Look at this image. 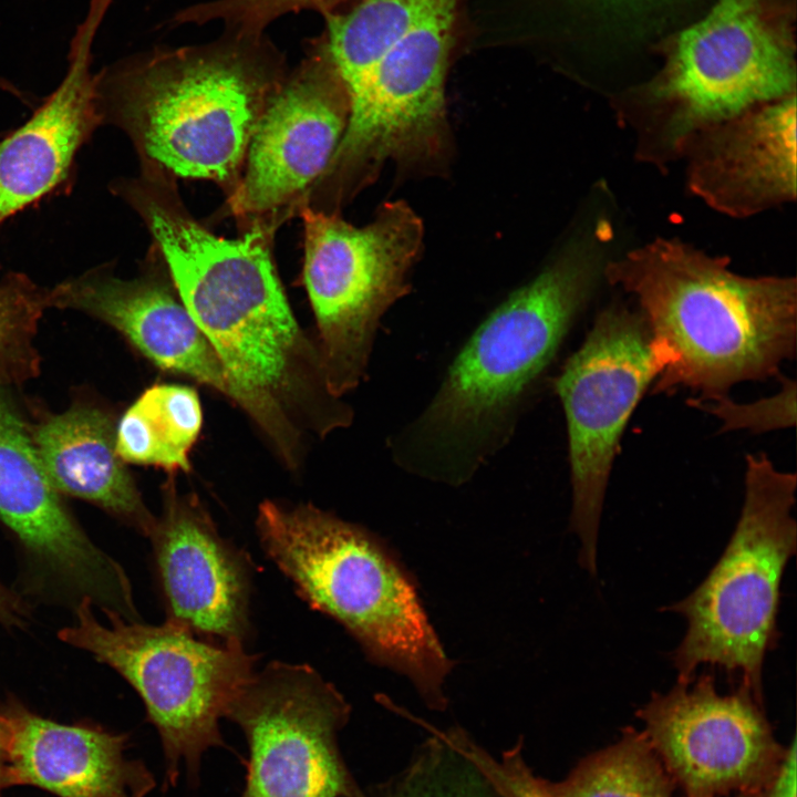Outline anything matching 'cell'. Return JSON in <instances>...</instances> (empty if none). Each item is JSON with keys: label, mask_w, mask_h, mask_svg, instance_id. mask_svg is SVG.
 <instances>
[{"label": "cell", "mask_w": 797, "mask_h": 797, "mask_svg": "<svg viewBox=\"0 0 797 797\" xmlns=\"http://www.w3.org/2000/svg\"><path fill=\"white\" fill-rule=\"evenodd\" d=\"M49 308L75 310L120 332L158 368L205 384L251 417L250 400L229 377L215 349L177 294L151 246L134 278H121L105 262L49 288Z\"/></svg>", "instance_id": "cell-16"}, {"label": "cell", "mask_w": 797, "mask_h": 797, "mask_svg": "<svg viewBox=\"0 0 797 797\" xmlns=\"http://www.w3.org/2000/svg\"><path fill=\"white\" fill-rule=\"evenodd\" d=\"M49 288L28 275L10 271L0 279V385H21L40 373L35 346Z\"/></svg>", "instance_id": "cell-25"}, {"label": "cell", "mask_w": 797, "mask_h": 797, "mask_svg": "<svg viewBox=\"0 0 797 797\" xmlns=\"http://www.w3.org/2000/svg\"><path fill=\"white\" fill-rule=\"evenodd\" d=\"M599 1L607 2V3H623V2H631V1H636V0H599Z\"/></svg>", "instance_id": "cell-34"}, {"label": "cell", "mask_w": 797, "mask_h": 797, "mask_svg": "<svg viewBox=\"0 0 797 797\" xmlns=\"http://www.w3.org/2000/svg\"><path fill=\"white\" fill-rule=\"evenodd\" d=\"M603 277L634 297L663 362L655 386L698 400L725 396L745 381L779 375L794 358V277H745L725 257L679 239L656 238L608 260Z\"/></svg>", "instance_id": "cell-4"}, {"label": "cell", "mask_w": 797, "mask_h": 797, "mask_svg": "<svg viewBox=\"0 0 797 797\" xmlns=\"http://www.w3.org/2000/svg\"><path fill=\"white\" fill-rule=\"evenodd\" d=\"M686 182L714 210L746 218L796 199V94L755 105L687 142Z\"/></svg>", "instance_id": "cell-19"}, {"label": "cell", "mask_w": 797, "mask_h": 797, "mask_svg": "<svg viewBox=\"0 0 797 797\" xmlns=\"http://www.w3.org/2000/svg\"><path fill=\"white\" fill-rule=\"evenodd\" d=\"M257 535L266 556L314 610L340 623L373 663L404 676L432 710H445L453 663L415 583L364 527L312 504L266 499Z\"/></svg>", "instance_id": "cell-5"}, {"label": "cell", "mask_w": 797, "mask_h": 797, "mask_svg": "<svg viewBox=\"0 0 797 797\" xmlns=\"http://www.w3.org/2000/svg\"><path fill=\"white\" fill-rule=\"evenodd\" d=\"M446 748L434 737L428 757L418 760L389 797H489V787L484 789L474 768L460 756L462 765L448 762Z\"/></svg>", "instance_id": "cell-27"}, {"label": "cell", "mask_w": 797, "mask_h": 797, "mask_svg": "<svg viewBox=\"0 0 797 797\" xmlns=\"http://www.w3.org/2000/svg\"><path fill=\"white\" fill-rule=\"evenodd\" d=\"M149 534L166 621L216 642L245 643L250 631L251 569L247 556L224 539L194 494L172 479Z\"/></svg>", "instance_id": "cell-17"}, {"label": "cell", "mask_w": 797, "mask_h": 797, "mask_svg": "<svg viewBox=\"0 0 797 797\" xmlns=\"http://www.w3.org/2000/svg\"><path fill=\"white\" fill-rule=\"evenodd\" d=\"M521 745L504 752L501 758L486 755L478 762V772L499 797H552L548 780L536 776L526 765Z\"/></svg>", "instance_id": "cell-29"}, {"label": "cell", "mask_w": 797, "mask_h": 797, "mask_svg": "<svg viewBox=\"0 0 797 797\" xmlns=\"http://www.w3.org/2000/svg\"><path fill=\"white\" fill-rule=\"evenodd\" d=\"M93 609L81 602L60 640L112 667L138 693L161 737L167 783H176L182 766L195 775L203 754L225 745L219 720L255 674L258 656L242 643L206 640L168 621L110 615L103 623Z\"/></svg>", "instance_id": "cell-9"}, {"label": "cell", "mask_w": 797, "mask_h": 797, "mask_svg": "<svg viewBox=\"0 0 797 797\" xmlns=\"http://www.w3.org/2000/svg\"><path fill=\"white\" fill-rule=\"evenodd\" d=\"M45 473L62 495L85 500L148 537L156 517L115 448L116 422L104 407L79 401L30 426Z\"/></svg>", "instance_id": "cell-21"}, {"label": "cell", "mask_w": 797, "mask_h": 797, "mask_svg": "<svg viewBox=\"0 0 797 797\" xmlns=\"http://www.w3.org/2000/svg\"><path fill=\"white\" fill-rule=\"evenodd\" d=\"M795 495L794 473L764 453L747 455L744 503L726 548L690 594L665 607L687 623L672 655L679 682L702 664L716 665L741 673L763 700L765 656L779 638L782 578L797 548Z\"/></svg>", "instance_id": "cell-7"}, {"label": "cell", "mask_w": 797, "mask_h": 797, "mask_svg": "<svg viewBox=\"0 0 797 797\" xmlns=\"http://www.w3.org/2000/svg\"><path fill=\"white\" fill-rule=\"evenodd\" d=\"M349 713L309 665L275 661L255 672L226 714L249 748L240 797H355L337 743Z\"/></svg>", "instance_id": "cell-14"}, {"label": "cell", "mask_w": 797, "mask_h": 797, "mask_svg": "<svg viewBox=\"0 0 797 797\" xmlns=\"http://www.w3.org/2000/svg\"><path fill=\"white\" fill-rule=\"evenodd\" d=\"M663 371L641 314L622 306L599 313L580 348L553 379L568 431L572 509L579 563L597 575L605 490L625 425Z\"/></svg>", "instance_id": "cell-11"}, {"label": "cell", "mask_w": 797, "mask_h": 797, "mask_svg": "<svg viewBox=\"0 0 797 797\" xmlns=\"http://www.w3.org/2000/svg\"><path fill=\"white\" fill-rule=\"evenodd\" d=\"M766 791L764 793H755V794H738L735 795V797H765Z\"/></svg>", "instance_id": "cell-33"}, {"label": "cell", "mask_w": 797, "mask_h": 797, "mask_svg": "<svg viewBox=\"0 0 797 797\" xmlns=\"http://www.w3.org/2000/svg\"><path fill=\"white\" fill-rule=\"evenodd\" d=\"M11 786L9 775L8 731L6 722L0 714V790Z\"/></svg>", "instance_id": "cell-32"}, {"label": "cell", "mask_w": 797, "mask_h": 797, "mask_svg": "<svg viewBox=\"0 0 797 797\" xmlns=\"http://www.w3.org/2000/svg\"><path fill=\"white\" fill-rule=\"evenodd\" d=\"M690 405L720 418L722 431L749 429L760 433L793 427L796 423V382L782 379L778 393L752 403H737L725 395L711 400H691Z\"/></svg>", "instance_id": "cell-28"}, {"label": "cell", "mask_w": 797, "mask_h": 797, "mask_svg": "<svg viewBox=\"0 0 797 797\" xmlns=\"http://www.w3.org/2000/svg\"><path fill=\"white\" fill-rule=\"evenodd\" d=\"M348 91L322 38L288 72L251 136L240 183L219 213L275 235L299 216L346 128Z\"/></svg>", "instance_id": "cell-13"}, {"label": "cell", "mask_w": 797, "mask_h": 797, "mask_svg": "<svg viewBox=\"0 0 797 797\" xmlns=\"http://www.w3.org/2000/svg\"><path fill=\"white\" fill-rule=\"evenodd\" d=\"M348 0H214L179 11L176 23L201 24L221 20L228 31L262 34L275 19L290 12L317 10L323 15L337 11Z\"/></svg>", "instance_id": "cell-26"}, {"label": "cell", "mask_w": 797, "mask_h": 797, "mask_svg": "<svg viewBox=\"0 0 797 797\" xmlns=\"http://www.w3.org/2000/svg\"><path fill=\"white\" fill-rule=\"evenodd\" d=\"M8 731L10 785H33L59 797H146L152 773L125 756L127 736L60 724L15 700L0 706Z\"/></svg>", "instance_id": "cell-20"}, {"label": "cell", "mask_w": 797, "mask_h": 797, "mask_svg": "<svg viewBox=\"0 0 797 797\" xmlns=\"http://www.w3.org/2000/svg\"><path fill=\"white\" fill-rule=\"evenodd\" d=\"M303 283L318 328L330 391L343 397L364 380L385 312L410 292L407 275L423 246L421 218L402 200L381 205L356 227L303 207Z\"/></svg>", "instance_id": "cell-10"}, {"label": "cell", "mask_w": 797, "mask_h": 797, "mask_svg": "<svg viewBox=\"0 0 797 797\" xmlns=\"http://www.w3.org/2000/svg\"><path fill=\"white\" fill-rule=\"evenodd\" d=\"M288 71L263 34L155 49L95 73L102 126L128 138L142 167L237 189L253 131Z\"/></svg>", "instance_id": "cell-3"}, {"label": "cell", "mask_w": 797, "mask_h": 797, "mask_svg": "<svg viewBox=\"0 0 797 797\" xmlns=\"http://www.w3.org/2000/svg\"><path fill=\"white\" fill-rule=\"evenodd\" d=\"M30 609L21 594L0 582V623L8 628L24 627Z\"/></svg>", "instance_id": "cell-31"}, {"label": "cell", "mask_w": 797, "mask_h": 797, "mask_svg": "<svg viewBox=\"0 0 797 797\" xmlns=\"http://www.w3.org/2000/svg\"><path fill=\"white\" fill-rule=\"evenodd\" d=\"M788 11L775 0H718L675 35L661 71L620 99L636 156L665 166L700 130L795 93Z\"/></svg>", "instance_id": "cell-6"}, {"label": "cell", "mask_w": 797, "mask_h": 797, "mask_svg": "<svg viewBox=\"0 0 797 797\" xmlns=\"http://www.w3.org/2000/svg\"><path fill=\"white\" fill-rule=\"evenodd\" d=\"M607 262L593 235H578L495 308L426 407L390 437L393 462L433 483H468L513 437Z\"/></svg>", "instance_id": "cell-2"}, {"label": "cell", "mask_w": 797, "mask_h": 797, "mask_svg": "<svg viewBox=\"0 0 797 797\" xmlns=\"http://www.w3.org/2000/svg\"><path fill=\"white\" fill-rule=\"evenodd\" d=\"M432 1L361 0L351 9L323 15L327 24L321 38L348 92Z\"/></svg>", "instance_id": "cell-24"}, {"label": "cell", "mask_w": 797, "mask_h": 797, "mask_svg": "<svg viewBox=\"0 0 797 797\" xmlns=\"http://www.w3.org/2000/svg\"><path fill=\"white\" fill-rule=\"evenodd\" d=\"M460 0H433L348 92L343 137L307 206L340 213L393 162L402 173L442 174L452 156L445 81Z\"/></svg>", "instance_id": "cell-8"}, {"label": "cell", "mask_w": 797, "mask_h": 797, "mask_svg": "<svg viewBox=\"0 0 797 797\" xmlns=\"http://www.w3.org/2000/svg\"><path fill=\"white\" fill-rule=\"evenodd\" d=\"M0 522L19 549L33 594L73 611L89 601L105 615L137 614L124 569L74 518L45 473L30 425L1 385Z\"/></svg>", "instance_id": "cell-12"}, {"label": "cell", "mask_w": 797, "mask_h": 797, "mask_svg": "<svg viewBox=\"0 0 797 797\" xmlns=\"http://www.w3.org/2000/svg\"><path fill=\"white\" fill-rule=\"evenodd\" d=\"M127 206L288 467L301 460L302 428L323 436L352 423V407L330 391L318 344L304 335L288 303L272 261L273 234L216 236L188 211L177 184L165 178L135 186Z\"/></svg>", "instance_id": "cell-1"}, {"label": "cell", "mask_w": 797, "mask_h": 797, "mask_svg": "<svg viewBox=\"0 0 797 797\" xmlns=\"http://www.w3.org/2000/svg\"><path fill=\"white\" fill-rule=\"evenodd\" d=\"M112 2L89 1L70 41L64 77L24 123L0 136V227L75 185L80 152L102 126L92 48Z\"/></svg>", "instance_id": "cell-18"}, {"label": "cell", "mask_w": 797, "mask_h": 797, "mask_svg": "<svg viewBox=\"0 0 797 797\" xmlns=\"http://www.w3.org/2000/svg\"><path fill=\"white\" fill-rule=\"evenodd\" d=\"M548 787L552 797H673L675 784L644 732L627 726L615 743Z\"/></svg>", "instance_id": "cell-23"}, {"label": "cell", "mask_w": 797, "mask_h": 797, "mask_svg": "<svg viewBox=\"0 0 797 797\" xmlns=\"http://www.w3.org/2000/svg\"><path fill=\"white\" fill-rule=\"evenodd\" d=\"M796 738L794 736L789 747H786L782 764L768 786L765 797H796Z\"/></svg>", "instance_id": "cell-30"}, {"label": "cell", "mask_w": 797, "mask_h": 797, "mask_svg": "<svg viewBox=\"0 0 797 797\" xmlns=\"http://www.w3.org/2000/svg\"><path fill=\"white\" fill-rule=\"evenodd\" d=\"M201 426V404L194 389L155 384L116 423V453L124 463L152 465L169 474L187 473L189 453Z\"/></svg>", "instance_id": "cell-22"}, {"label": "cell", "mask_w": 797, "mask_h": 797, "mask_svg": "<svg viewBox=\"0 0 797 797\" xmlns=\"http://www.w3.org/2000/svg\"><path fill=\"white\" fill-rule=\"evenodd\" d=\"M642 729L685 797H728L767 790L786 747L745 683L720 694L712 674L653 692L636 711Z\"/></svg>", "instance_id": "cell-15"}]
</instances>
